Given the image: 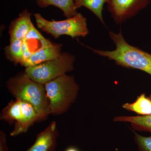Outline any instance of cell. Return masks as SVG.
Segmentation results:
<instances>
[{"mask_svg":"<svg viewBox=\"0 0 151 151\" xmlns=\"http://www.w3.org/2000/svg\"><path fill=\"white\" fill-rule=\"evenodd\" d=\"M109 35L116 45L114 50L90 49L94 53L115 61L117 65L142 70L151 76V54L128 43L121 30L118 33L110 32Z\"/></svg>","mask_w":151,"mask_h":151,"instance_id":"1","label":"cell"},{"mask_svg":"<svg viewBox=\"0 0 151 151\" xmlns=\"http://www.w3.org/2000/svg\"><path fill=\"white\" fill-rule=\"evenodd\" d=\"M6 86L15 98L27 102L34 107L40 121L45 120L50 115L49 101L44 84L33 80L24 72L10 78Z\"/></svg>","mask_w":151,"mask_h":151,"instance_id":"2","label":"cell"},{"mask_svg":"<svg viewBox=\"0 0 151 151\" xmlns=\"http://www.w3.org/2000/svg\"><path fill=\"white\" fill-rule=\"evenodd\" d=\"M49 101L51 115L66 113L76 100L79 87L72 76L66 74L59 76L45 84Z\"/></svg>","mask_w":151,"mask_h":151,"instance_id":"3","label":"cell"},{"mask_svg":"<svg viewBox=\"0 0 151 151\" xmlns=\"http://www.w3.org/2000/svg\"><path fill=\"white\" fill-rule=\"evenodd\" d=\"M1 120L10 124H14L10 135L15 137L26 133L29 129L37 122L38 114L35 108L27 102L16 98L12 100L2 111Z\"/></svg>","mask_w":151,"mask_h":151,"instance_id":"4","label":"cell"},{"mask_svg":"<svg viewBox=\"0 0 151 151\" xmlns=\"http://www.w3.org/2000/svg\"><path fill=\"white\" fill-rule=\"evenodd\" d=\"M34 16L38 27L55 38L62 35H68L72 38L85 37L89 33L86 19L81 13H78L72 17L60 21L47 20L38 13Z\"/></svg>","mask_w":151,"mask_h":151,"instance_id":"5","label":"cell"},{"mask_svg":"<svg viewBox=\"0 0 151 151\" xmlns=\"http://www.w3.org/2000/svg\"><path fill=\"white\" fill-rule=\"evenodd\" d=\"M75 57L68 53H61L58 58L35 66L26 68L25 72L36 82L45 84L73 70Z\"/></svg>","mask_w":151,"mask_h":151,"instance_id":"6","label":"cell"},{"mask_svg":"<svg viewBox=\"0 0 151 151\" xmlns=\"http://www.w3.org/2000/svg\"><path fill=\"white\" fill-rule=\"evenodd\" d=\"M151 0H108L107 7L116 24H121L145 8Z\"/></svg>","mask_w":151,"mask_h":151,"instance_id":"7","label":"cell"},{"mask_svg":"<svg viewBox=\"0 0 151 151\" xmlns=\"http://www.w3.org/2000/svg\"><path fill=\"white\" fill-rule=\"evenodd\" d=\"M58 132L55 121L37 135L34 144L26 151H55Z\"/></svg>","mask_w":151,"mask_h":151,"instance_id":"8","label":"cell"},{"mask_svg":"<svg viewBox=\"0 0 151 151\" xmlns=\"http://www.w3.org/2000/svg\"><path fill=\"white\" fill-rule=\"evenodd\" d=\"M33 26L31 20V14L27 10H24L10 26V42L17 40H23Z\"/></svg>","mask_w":151,"mask_h":151,"instance_id":"9","label":"cell"},{"mask_svg":"<svg viewBox=\"0 0 151 151\" xmlns=\"http://www.w3.org/2000/svg\"><path fill=\"white\" fill-rule=\"evenodd\" d=\"M61 44L53 43L50 46L40 49L27 60L22 65L25 68L35 66L55 59L61 54Z\"/></svg>","mask_w":151,"mask_h":151,"instance_id":"10","label":"cell"},{"mask_svg":"<svg viewBox=\"0 0 151 151\" xmlns=\"http://www.w3.org/2000/svg\"><path fill=\"white\" fill-rule=\"evenodd\" d=\"M113 121L116 122L129 123L134 130L151 133V115L117 116L114 117Z\"/></svg>","mask_w":151,"mask_h":151,"instance_id":"11","label":"cell"},{"mask_svg":"<svg viewBox=\"0 0 151 151\" xmlns=\"http://www.w3.org/2000/svg\"><path fill=\"white\" fill-rule=\"evenodd\" d=\"M122 107L139 116L151 115V94L147 96L145 93L141 94L138 96L134 102L124 103Z\"/></svg>","mask_w":151,"mask_h":151,"instance_id":"12","label":"cell"},{"mask_svg":"<svg viewBox=\"0 0 151 151\" xmlns=\"http://www.w3.org/2000/svg\"><path fill=\"white\" fill-rule=\"evenodd\" d=\"M37 4L42 8L49 6L57 7L63 12L67 18L72 17L78 13L73 0H37Z\"/></svg>","mask_w":151,"mask_h":151,"instance_id":"13","label":"cell"},{"mask_svg":"<svg viewBox=\"0 0 151 151\" xmlns=\"http://www.w3.org/2000/svg\"><path fill=\"white\" fill-rule=\"evenodd\" d=\"M108 0H73L74 6L76 9L84 6L89 10L98 18L100 21L103 24V11L105 3H107Z\"/></svg>","mask_w":151,"mask_h":151,"instance_id":"14","label":"cell"},{"mask_svg":"<svg viewBox=\"0 0 151 151\" xmlns=\"http://www.w3.org/2000/svg\"><path fill=\"white\" fill-rule=\"evenodd\" d=\"M22 42V40L14 41L10 42L9 45L5 49L7 58L16 64H20L21 65L23 62Z\"/></svg>","mask_w":151,"mask_h":151,"instance_id":"15","label":"cell"},{"mask_svg":"<svg viewBox=\"0 0 151 151\" xmlns=\"http://www.w3.org/2000/svg\"><path fill=\"white\" fill-rule=\"evenodd\" d=\"M134 140L139 151H151V136L144 137L134 132Z\"/></svg>","mask_w":151,"mask_h":151,"instance_id":"16","label":"cell"},{"mask_svg":"<svg viewBox=\"0 0 151 151\" xmlns=\"http://www.w3.org/2000/svg\"><path fill=\"white\" fill-rule=\"evenodd\" d=\"M23 40H38L44 41L46 40L43 36L37 30L34 26L32 27V28L28 33L25 37Z\"/></svg>","mask_w":151,"mask_h":151,"instance_id":"17","label":"cell"},{"mask_svg":"<svg viewBox=\"0 0 151 151\" xmlns=\"http://www.w3.org/2000/svg\"><path fill=\"white\" fill-rule=\"evenodd\" d=\"M0 151H9L7 146L6 135L3 131L0 132Z\"/></svg>","mask_w":151,"mask_h":151,"instance_id":"18","label":"cell"},{"mask_svg":"<svg viewBox=\"0 0 151 151\" xmlns=\"http://www.w3.org/2000/svg\"><path fill=\"white\" fill-rule=\"evenodd\" d=\"M65 151H79L78 149L74 147H70L65 150Z\"/></svg>","mask_w":151,"mask_h":151,"instance_id":"19","label":"cell"}]
</instances>
